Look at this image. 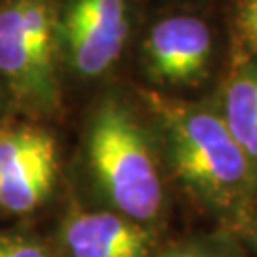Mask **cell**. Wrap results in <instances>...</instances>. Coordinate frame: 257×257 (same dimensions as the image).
I'll use <instances>...</instances> for the list:
<instances>
[{
  "instance_id": "obj_1",
  "label": "cell",
  "mask_w": 257,
  "mask_h": 257,
  "mask_svg": "<svg viewBox=\"0 0 257 257\" xmlns=\"http://www.w3.org/2000/svg\"><path fill=\"white\" fill-rule=\"evenodd\" d=\"M88 153L112 204L132 221L155 219L162 206L158 170L143 132L120 103L105 101L93 114Z\"/></svg>"
},
{
  "instance_id": "obj_5",
  "label": "cell",
  "mask_w": 257,
  "mask_h": 257,
  "mask_svg": "<svg viewBox=\"0 0 257 257\" xmlns=\"http://www.w3.org/2000/svg\"><path fill=\"white\" fill-rule=\"evenodd\" d=\"M61 35L69 61L78 73H105L120 57L128 38L126 0H71Z\"/></svg>"
},
{
  "instance_id": "obj_6",
  "label": "cell",
  "mask_w": 257,
  "mask_h": 257,
  "mask_svg": "<svg viewBox=\"0 0 257 257\" xmlns=\"http://www.w3.org/2000/svg\"><path fill=\"white\" fill-rule=\"evenodd\" d=\"M211 35L202 19L175 16L153 27L145 55L155 78L168 84L198 82L206 73Z\"/></svg>"
},
{
  "instance_id": "obj_11",
  "label": "cell",
  "mask_w": 257,
  "mask_h": 257,
  "mask_svg": "<svg viewBox=\"0 0 257 257\" xmlns=\"http://www.w3.org/2000/svg\"><path fill=\"white\" fill-rule=\"evenodd\" d=\"M164 257H217V255H211V253H206V251H200V249H175V251L166 253Z\"/></svg>"
},
{
  "instance_id": "obj_2",
  "label": "cell",
  "mask_w": 257,
  "mask_h": 257,
  "mask_svg": "<svg viewBox=\"0 0 257 257\" xmlns=\"http://www.w3.org/2000/svg\"><path fill=\"white\" fill-rule=\"evenodd\" d=\"M168 128L175 172L187 185L215 200H229L248 179L249 160L225 120L208 110L158 101Z\"/></svg>"
},
{
  "instance_id": "obj_4",
  "label": "cell",
  "mask_w": 257,
  "mask_h": 257,
  "mask_svg": "<svg viewBox=\"0 0 257 257\" xmlns=\"http://www.w3.org/2000/svg\"><path fill=\"white\" fill-rule=\"evenodd\" d=\"M57 153L54 138L37 128L0 132V206L12 213L38 208L52 191Z\"/></svg>"
},
{
  "instance_id": "obj_7",
  "label": "cell",
  "mask_w": 257,
  "mask_h": 257,
  "mask_svg": "<svg viewBox=\"0 0 257 257\" xmlns=\"http://www.w3.org/2000/svg\"><path fill=\"white\" fill-rule=\"evenodd\" d=\"M63 240L71 257H147L149 234L136 221L105 211L74 213Z\"/></svg>"
},
{
  "instance_id": "obj_3",
  "label": "cell",
  "mask_w": 257,
  "mask_h": 257,
  "mask_svg": "<svg viewBox=\"0 0 257 257\" xmlns=\"http://www.w3.org/2000/svg\"><path fill=\"white\" fill-rule=\"evenodd\" d=\"M0 74L19 99L57 103L54 14L48 0H10L0 6Z\"/></svg>"
},
{
  "instance_id": "obj_10",
  "label": "cell",
  "mask_w": 257,
  "mask_h": 257,
  "mask_svg": "<svg viewBox=\"0 0 257 257\" xmlns=\"http://www.w3.org/2000/svg\"><path fill=\"white\" fill-rule=\"evenodd\" d=\"M0 257H48L46 251L19 238H0Z\"/></svg>"
},
{
  "instance_id": "obj_9",
  "label": "cell",
  "mask_w": 257,
  "mask_h": 257,
  "mask_svg": "<svg viewBox=\"0 0 257 257\" xmlns=\"http://www.w3.org/2000/svg\"><path fill=\"white\" fill-rule=\"evenodd\" d=\"M236 23L244 40L257 54V0H240Z\"/></svg>"
},
{
  "instance_id": "obj_8",
  "label": "cell",
  "mask_w": 257,
  "mask_h": 257,
  "mask_svg": "<svg viewBox=\"0 0 257 257\" xmlns=\"http://www.w3.org/2000/svg\"><path fill=\"white\" fill-rule=\"evenodd\" d=\"M225 126L248 156L257 160V67H238L225 92Z\"/></svg>"
}]
</instances>
